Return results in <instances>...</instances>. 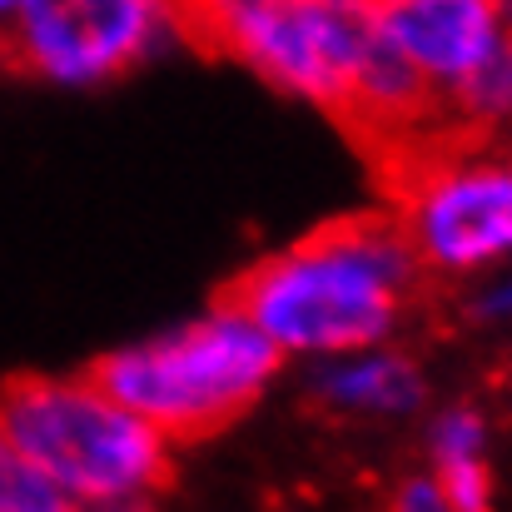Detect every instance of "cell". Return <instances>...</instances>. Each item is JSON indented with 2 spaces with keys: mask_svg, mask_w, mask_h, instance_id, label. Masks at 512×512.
<instances>
[{
  "mask_svg": "<svg viewBox=\"0 0 512 512\" xmlns=\"http://www.w3.org/2000/svg\"><path fill=\"white\" fill-rule=\"evenodd\" d=\"M170 25V15L145 0H25L0 40L15 65L45 80L95 85L165 45Z\"/></svg>",
  "mask_w": 512,
  "mask_h": 512,
  "instance_id": "6",
  "label": "cell"
},
{
  "mask_svg": "<svg viewBox=\"0 0 512 512\" xmlns=\"http://www.w3.org/2000/svg\"><path fill=\"white\" fill-rule=\"evenodd\" d=\"M433 488L448 503V512H493V478H488L483 458L438 468V483Z\"/></svg>",
  "mask_w": 512,
  "mask_h": 512,
  "instance_id": "11",
  "label": "cell"
},
{
  "mask_svg": "<svg viewBox=\"0 0 512 512\" xmlns=\"http://www.w3.org/2000/svg\"><path fill=\"white\" fill-rule=\"evenodd\" d=\"M0 512H80L0 428Z\"/></svg>",
  "mask_w": 512,
  "mask_h": 512,
  "instance_id": "10",
  "label": "cell"
},
{
  "mask_svg": "<svg viewBox=\"0 0 512 512\" xmlns=\"http://www.w3.org/2000/svg\"><path fill=\"white\" fill-rule=\"evenodd\" d=\"M393 512H448V503L438 498V488H433L428 478H418V483H408V488L398 493Z\"/></svg>",
  "mask_w": 512,
  "mask_h": 512,
  "instance_id": "13",
  "label": "cell"
},
{
  "mask_svg": "<svg viewBox=\"0 0 512 512\" xmlns=\"http://www.w3.org/2000/svg\"><path fill=\"white\" fill-rule=\"evenodd\" d=\"M279 348L229 304L150 343L100 358L90 373L105 398L170 438H199L244 413L279 368Z\"/></svg>",
  "mask_w": 512,
  "mask_h": 512,
  "instance_id": "3",
  "label": "cell"
},
{
  "mask_svg": "<svg viewBox=\"0 0 512 512\" xmlns=\"http://www.w3.org/2000/svg\"><path fill=\"white\" fill-rule=\"evenodd\" d=\"M413 279L418 259L393 219H339L254 264L224 304L279 353L348 358L393 334Z\"/></svg>",
  "mask_w": 512,
  "mask_h": 512,
  "instance_id": "1",
  "label": "cell"
},
{
  "mask_svg": "<svg viewBox=\"0 0 512 512\" xmlns=\"http://www.w3.org/2000/svg\"><path fill=\"white\" fill-rule=\"evenodd\" d=\"M10 15H15V5H10V0H0V35H5V25H10Z\"/></svg>",
  "mask_w": 512,
  "mask_h": 512,
  "instance_id": "15",
  "label": "cell"
},
{
  "mask_svg": "<svg viewBox=\"0 0 512 512\" xmlns=\"http://www.w3.org/2000/svg\"><path fill=\"white\" fill-rule=\"evenodd\" d=\"M363 30L368 5L339 0H229L199 10V35L214 50L329 110L343 105Z\"/></svg>",
  "mask_w": 512,
  "mask_h": 512,
  "instance_id": "5",
  "label": "cell"
},
{
  "mask_svg": "<svg viewBox=\"0 0 512 512\" xmlns=\"http://www.w3.org/2000/svg\"><path fill=\"white\" fill-rule=\"evenodd\" d=\"M319 393L339 408H358V413H413L423 403V378L408 358L398 353H348L334 358L329 368H319Z\"/></svg>",
  "mask_w": 512,
  "mask_h": 512,
  "instance_id": "8",
  "label": "cell"
},
{
  "mask_svg": "<svg viewBox=\"0 0 512 512\" xmlns=\"http://www.w3.org/2000/svg\"><path fill=\"white\" fill-rule=\"evenodd\" d=\"M488 314H512V279L508 284H498L493 294H488V304H483Z\"/></svg>",
  "mask_w": 512,
  "mask_h": 512,
  "instance_id": "14",
  "label": "cell"
},
{
  "mask_svg": "<svg viewBox=\"0 0 512 512\" xmlns=\"http://www.w3.org/2000/svg\"><path fill=\"white\" fill-rule=\"evenodd\" d=\"M0 428L80 512L145 503L170 473V443L95 378H15L0 393Z\"/></svg>",
  "mask_w": 512,
  "mask_h": 512,
  "instance_id": "2",
  "label": "cell"
},
{
  "mask_svg": "<svg viewBox=\"0 0 512 512\" xmlns=\"http://www.w3.org/2000/svg\"><path fill=\"white\" fill-rule=\"evenodd\" d=\"M398 229L418 264L468 274L512 254V155L423 150L398 170Z\"/></svg>",
  "mask_w": 512,
  "mask_h": 512,
  "instance_id": "4",
  "label": "cell"
},
{
  "mask_svg": "<svg viewBox=\"0 0 512 512\" xmlns=\"http://www.w3.org/2000/svg\"><path fill=\"white\" fill-rule=\"evenodd\" d=\"M433 453H438V468L483 458V418H478V413H468V408L443 413V418H438V428H433Z\"/></svg>",
  "mask_w": 512,
  "mask_h": 512,
  "instance_id": "12",
  "label": "cell"
},
{
  "mask_svg": "<svg viewBox=\"0 0 512 512\" xmlns=\"http://www.w3.org/2000/svg\"><path fill=\"white\" fill-rule=\"evenodd\" d=\"M443 125L463 130V135H503L512 130V25L508 35L493 45V55L468 70L443 100Z\"/></svg>",
  "mask_w": 512,
  "mask_h": 512,
  "instance_id": "9",
  "label": "cell"
},
{
  "mask_svg": "<svg viewBox=\"0 0 512 512\" xmlns=\"http://www.w3.org/2000/svg\"><path fill=\"white\" fill-rule=\"evenodd\" d=\"M368 10L438 100L493 55L512 25V10L493 0H393Z\"/></svg>",
  "mask_w": 512,
  "mask_h": 512,
  "instance_id": "7",
  "label": "cell"
}]
</instances>
